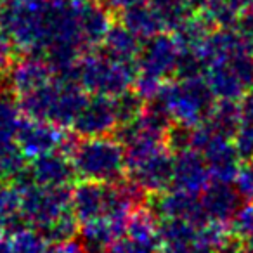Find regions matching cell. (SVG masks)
<instances>
[{"instance_id":"obj_25","label":"cell","mask_w":253,"mask_h":253,"mask_svg":"<svg viewBox=\"0 0 253 253\" xmlns=\"http://www.w3.org/2000/svg\"><path fill=\"white\" fill-rule=\"evenodd\" d=\"M232 141H234V146L243 162L253 160V109L246 108L245 104H243L241 123H239Z\"/></svg>"},{"instance_id":"obj_31","label":"cell","mask_w":253,"mask_h":253,"mask_svg":"<svg viewBox=\"0 0 253 253\" xmlns=\"http://www.w3.org/2000/svg\"><path fill=\"white\" fill-rule=\"evenodd\" d=\"M0 253H16L11 232L0 231Z\"/></svg>"},{"instance_id":"obj_22","label":"cell","mask_w":253,"mask_h":253,"mask_svg":"<svg viewBox=\"0 0 253 253\" xmlns=\"http://www.w3.org/2000/svg\"><path fill=\"white\" fill-rule=\"evenodd\" d=\"M16 253H47L52 243L42 231L28 224H21L11 231Z\"/></svg>"},{"instance_id":"obj_8","label":"cell","mask_w":253,"mask_h":253,"mask_svg":"<svg viewBox=\"0 0 253 253\" xmlns=\"http://www.w3.org/2000/svg\"><path fill=\"white\" fill-rule=\"evenodd\" d=\"M75 141L77 139L73 137V134H70L66 126L30 116L23 118L16 135V144L28 162L47 153L64 151L70 155Z\"/></svg>"},{"instance_id":"obj_10","label":"cell","mask_w":253,"mask_h":253,"mask_svg":"<svg viewBox=\"0 0 253 253\" xmlns=\"http://www.w3.org/2000/svg\"><path fill=\"white\" fill-rule=\"evenodd\" d=\"M123 125L120 95H88L80 115L75 120L71 130L78 137L111 135Z\"/></svg>"},{"instance_id":"obj_30","label":"cell","mask_w":253,"mask_h":253,"mask_svg":"<svg viewBox=\"0 0 253 253\" xmlns=\"http://www.w3.org/2000/svg\"><path fill=\"white\" fill-rule=\"evenodd\" d=\"M236 30L253 43V9H250V11L243 12L239 16L238 23H236Z\"/></svg>"},{"instance_id":"obj_33","label":"cell","mask_w":253,"mask_h":253,"mask_svg":"<svg viewBox=\"0 0 253 253\" xmlns=\"http://www.w3.org/2000/svg\"><path fill=\"white\" fill-rule=\"evenodd\" d=\"M243 104H245V106H246V108L253 109V85H252V88H250L248 95H246V97H245V99H243Z\"/></svg>"},{"instance_id":"obj_3","label":"cell","mask_w":253,"mask_h":253,"mask_svg":"<svg viewBox=\"0 0 253 253\" xmlns=\"http://www.w3.org/2000/svg\"><path fill=\"white\" fill-rule=\"evenodd\" d=\"M155 102L163 109L175 128L187 130L208 118L217 99L203 75H193L170 78Z\"/></svg>"},{"instance_id":"obj_6","label":"cell","mask_w":253,"mask_h":253,"mask_svg":"<svg viewBox=\"0 0 253 253\" xmlns=\"http://www.w3.org/2000/svg\"><path fill=\"white\" fill-rule=\"evenodd\" d=\"M70 77L90 95L118 97L134 88L137 64L113 59L102 50H88L73 66Z\"/></svg>"},{"instance_id":"obj_7","label":"cell","mask_w":253,"mask_h":253,"mask_svg":"<svg viewBox=\"0 0 253 253\" xmlns=\"http://www.w3.org/2000/svg\"><path fill=\"white\" fill-rule=\"evenodd\" d=\"M203 77L217 101H243L253 85V50L210 61Z\"/></svg>"},{"instance_id":"obj_1","label":"cell","mask_w":253,"mask_h":253,"mask_svg":"<svg viewBox=\"0 0 253 253\" xmlns=\"http://www.w3.org/2000/svg\"><path fill=\"white\" fill-rule=\"evenodd\" d=\"M23 189V222L33 225L50 243L64 241L78 232L71 205V187H45L32 182L26 173L18 179Z\"/></svg>"},{"instance_id":"obj_27","label":"cell","mask_w":253,"mask_h":253,"mask_svg":"<svg viewBox=\"0 0 253 253\" xmlns=\"http://www.w3.org/2000/svg\"><path fill=\"white\" fill-rule=\"evenodd\" d=\"M108 253H160V250L142 245V243L135 241L125 234L109 246Z\"/></svg>"},{"instance_id":"obj_18","label":"cell","mask_w":253,"mask_h":253,"mask_svg":"<svg viewBox=\"0 0 253 253\" xmlns=\"http://www.w3.org/2000/svg\"><path fill=\"white\" fill-rule=\"evenodd\" d=\"M23 222V189L19 180L0 184V231L11 232Z\"/></svg>"},{"instance_id":"obj_24","label":"cell","mask_w":253,"mask_h":253,"mask_svg":"<svg viewBox=\"0 0 253 253\" xmlns=\"http://www.w3.org/2000/svg\"><path fill=\"white\" fill-rule=\"evenodd\" d=\"M232 234L245 248H253V200L238 208L232 217Z\"/></svg>"},{"instance_id":"obj_28","label":"cell","mask_w":253,"mask_h":253,"mask_svg":"<svg viewBox=\"0 0 253 253\" xmlns=\"http://www.w3.org/2000/svg\"><path fill=\"white\" fill-rule=\"evenodd\" d=\"M14 43L9 39V35L0 28V77H4L7 70L11 68L14 57Z\"/></svg>"},{"instance_id":"obj_26","label":"cell","mask_w":253,"mask_h":253,"mask_svg":"<svg viewBox=\"0 0 253 253\" xmlns=\"http://www.w3.org/2000/svg\"><path fill=\"white\" fill-rule=\"evenodd\" d=\"M232 184H234L239 196L245 198V200H253V163L250 162L243 163L239 167Z\"/></svg>"},{"instance_id":"obj_34","label":"cell","mask_w":253,"mask_h":253,"mask_svg":"<svg viewBox=\"0 0 253 253\" xmlns=\"http://www.w3.org/2000/svg\"><path fill=\"white\" fill-rule=\"evenodd\" d=\"M239 253H253V248H245V246H241Z\"/></svg>"},{"instance_id":"obj_32","label":"cell","mask_w":253,"mask_h":253,"mask_svg":"<svg viewBox=\"0 0 253 253\" xmlns=\"http://www.w3.org/2000/svg\"><path fill=\"white\" fill-rule=\"evenodd\" d=\"M229 2H231L232 7H234L239 14H243V12L253 9V0H229Z\"/></svg>"},{"instance_id":"obj_13","label":"cell","mask_w":253,"mask_h":253,"mask_svg":"<svg viewBox=\"0 0 253 253\" xmlns=\"http://www.w3.org/2000/svg\"><path fill=\"white\" fill-rule=\"evenodd\" d=\"M26 177L39 186L71 187L77 173L70 155L64 151H56L30 160L26 167Z\"/></svg>"},{"instance_id":"obj_29","label":"cell","mask_w":253,"mask_h":253,"mask_svg":"<svg viewBox=\"0 0 253 253\" xmlns=\"http://www.w3.org/2000/svg\"><path fill=\"white\" fill-rule=\"evenodd\" d=\"M47 253H88V250L85 248V245L82 241L70 238L64 239V241L52 243Z\"/></svg>"},{"instance_id":"obj_12","label":"cell","mask_w":253,"mask_h":253,"mask_svg":"<svg viewBox=\"0 0 253 253\" xmlns=\"http://www.w3.org/2000/svg\"><path fill=\"white\" fill-rule=\"evenodd\" d=\"M173 151L175 156H173L172 187L191 194H200L213 180L207 160L200 151L189 146L173 148Z\"/></svg>"},{"instance_id":"obj_2","label":"cell","mask_w":253,"mask_h":253,"mask_svg":"<svg viewBox=\"0 0 253 253\" xmlns=\"http://www.w3.org/2000/svg\"><path fill=\"white\" fill-rule=\"evenodd\" d=\"M126 158V180L144 194H162L172 187L173 151L172 141L135 139L123 142Z\"/></svg>"},{"instance_id":"obj_15","label":"cell","mask_w":253,"mask_h":253,"mask_svg":"<svg viewBox=\"0 0 253 253\" xmlns=\"http://www.w3.org/2000/svg\"><path fill=\"white\" fill-rule=\"evenodd\" d=\"M239 193L234 184L211 180L200 193L201 208L208 220L232 222V217L239 208Z\"/></svg>"},{"instance_id":"obj_19","label":"cell","mask_w":253,"mask_h":253,"mask_svg":"<svg viewBox=\"0 0 253 253\" xmlns=\"http://www.w3.org/2000/svg\"><path fill=\"white\" fill-rule=\"evenodd\" d=\"M125 234L146 246L160 250V220L155 210L141 205L130 215Z\"/></svg>"},{"instance_id":"obj_20","label":"cell","mask_w":253,"mask_h":253,"mask_svg":"<svg viewBox=\"0 0 253 253\" xmlns=\"http://www.w3.org/2000/svg\"><path fill=\"white\" fill-rule=\"evenodd\" d=\"M25 118L18 99L12 95L7 85L0 87V146L16 142L21 122Z\"/></svg>"},{"instance_id":"obj_17","label":"cell","mask_w":253,"mask_h":253,"mask_svg":"<svg viewBox=\"0 0 253 253\" xmlns=\"http://www.w3.org/2000/svg\"><path fill=\"white\" fill-rule=\"evenodd\" d=\"M116 18H118V21L123 26H126V28L130 30L134 35H137L142 42L158 35V33L165 32L162 21L158 19V16L153 11V7L149 5L148 0H141V2H135V4L128 5L123 11H120L116 14Z\"/></svg>"},{"instance_id":"obj_4","label":"cell","mask_w":253,"mask_h":253,"mask_svg":"<svg viewBox=\"0 0 253 253\" xmlns=\"http://www.w3.org/2000/svg\"><path fill=\"white\" fill-rule=\"evenodd\" d=\"M70 158L82 180L115 184L126 177L125 144L115 134L77 139Z\"/></svg>"},{"instance_id":"obj_16","label":"cell","mask_w":253,"mask_h":253,"mask_svg":"<svg viewBox=\"0 0 253 253\" xmlns=\"http://www.w3.org/2000/svg\"><path fill=\"white\" fill-rule=\"evenodd\" d=\"M99 49L113 59L137 64L139 54H141L142 49V40L118 21L113 23V26L109 28L108 35L104 37Z\"/></svg>"},{"instance_id":"obj_5","label":"cell","mask_w":253,"mask_h":253,"mask_svg":"<svg viewBox=\"0 0 253 253\" xmlns=\"http://www.w3.org/2000/svg\"><path fill=\"white\" fill-rule=\"evenodd\" d=\"M88 95L90 94H87L70 75L57 73L54 80L39 90L18 99V102L25 116L71 128Z\"/></svg>"},{"instance_id":"obj_11","label":"cell","mask_w":253,"mask_h":253,"mask_svg":"<svg viewBox=\"0 0 253 253\" xmlns=\"http://www.w3.org/2000/svg\"><path fill=\"white\" fill-rule=\"evenodd\" d=\"M57 71L52 64L42 56L23 54L19 59H14L7 70V87L16 99H21L32 92L42 88L50 80H54Z\"/></svg>"},{"instance_id":"obj_14","label":"cell","mask_w":253,"mask_h":253,"mask_svg":"<svg viewBox=\"0 0 253 253\" xmlns=\"http://www.w3.org/2000/svg\"><path fill=\"white\" fill-rule=\"evenodd\" d=\"M155 211L160 218L186 220L200 225L207 222L205 211L201 208L200 194H191L175 187H170L156 196Z\"/></svg>"},{"instance_id":"obj_23","label":"cell","mask_w":253,"mask_h":253,"mask_svg":"<svg viewBox=\"0 0 253 253\" xmlns=\"http://www.w3.org/2000/svg\"><path fill=\"white\" fill-rule=\"evenodd\" d=\"M200 14L211 25V28H236L239 12L229 0H205Z\"/></svg>"},{"instance_id":"obj_21","label":"cell","mask_w":253,"mask_h":253,"mask_svg":"<svg viewBox=\"0 0 253 253\" xmlns=\"http://www.w3.org/2000/svg\"><path fill=\"white\" fill-rule=\"evenodd\" d=\"M165 32H175L191 16L198 14L191 0H148Z\"/></svg>"},{"instance_id":"obj_9","label":"cell","mask_w":253,"mask_h":253,"mask_svg":"<svg viewBox=\"0 0 253 253\" xmlns=\"http://www.w3.org/2000/svg\"><path fill=\"white\" fill-rule=\"evenodd\" d=\"M180 57L182 47L177 42L175 35L162 32L142 42L137 59V75L169 82L170 78L177 77Z\"/></svg>"}]
</instances>
